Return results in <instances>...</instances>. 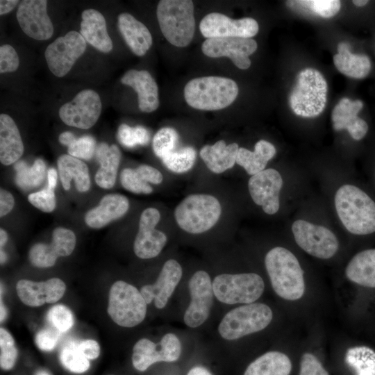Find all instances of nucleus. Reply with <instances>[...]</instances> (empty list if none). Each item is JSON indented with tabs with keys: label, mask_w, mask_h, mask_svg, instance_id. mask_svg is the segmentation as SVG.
<instances>
[{
	"label": "nucleus",
	"mask_w": 375,
	"mask_h": 375,
	"mask_svg": "<svg viewBox=\"0 0 375 375\" xmlns=\"http://www.w3.org/2000/svg\"><path fill=\"white\" fill-rule=\"evenodd\" d=\"M190 303L183 315V322L190 328L201 326L209 317L214 301L212 281L204 270L195 272L188 281Z\"/></svg>",
	"instance_id": "nucleus-12"
},
{
	"label": "nucleus",
	"mask_w": 375,
	"mask_h": 375,
	"mask_svg": "<svg viewBox=\"0 0 375 375\" xmlns=\"http://www.w3.org/2000/svg\"><path fill=\"white\" fill-rule=\"evenodd\" d=\"M47 319L51 327L60 333L67 331L74 324L72 311L62 304L51 307L47 312Z\"/></svg>",
	"instance_id": "nucleus-42"
},
{
	"label": "nucleus",
	"mask_w": 375,
	"mask_h": 375,
	"mask_svg": "<svg viewBox=\"0 0 375 375\" xmlns=\"http://www.w3.org/2000/svg\"><path fill=\"white\" fill-rule=\"evenodd\" d=\"M346 361L357 372V375H375V351L367 347L351 349Z\"/></svg>",
	"instance_id": "nucleus-37"
},
{
	"label": "nucleus",
	"mask_w": 375,
	"mask_h": 375,
	"mask_svg": "<svg viewBox=\"0 0 375 375\" xmlns=\"http://www.w3.org/2000/svg\"><path fill=\"white\" fill-rule=\"evenodd\" d=\"M7 315V310L5 308L3 304H2V302L1 301V322H2Z\"/></svg>",
	"instance_id": "nucleus-59"
},
{
	"label": "nucleus",
	"mask_w": 375,
	"mask_h": 375,
	"mask_svg": "<svg viewBox=\"0 0 375 375\" xmlns=\"http://www.w3.org/2000/svg\"><path fill=\"white\" fill-rule=\"evenodd\" d=\"M238 86L232 79L216 76L193 78L184 88V98L192 108L217 110L230 106L237 98Z\"/></svg>",
	"instance_id": "nucleus-3"
},
{
	"label": "nucleus",
	"mask_w": 375,
	"mask_h": 375,
	"mask_svg": "<svg viewBox=\"0 0 375 375\" xmlns=\"http://www.w3.org/2000/svg\"><path fill=\"white\" fill-rule=\"evenodd\" d=\"M187 375H212L211 372L204 367L195 366L191 368Z\"/></svg>",
	"instance_id": "nucleus-57"
},
{
	"label": "nucleus",
	"mask_w": 375,
	"mask_h": 375,
	"mask_svg": "<svg viewBox=\"0 0 375 375\" xmlns=\"http://www.w3.org/2000/svg\"><path fill=\"white\" fill-rule=\"evenodd\" d=\"M8 234H7L6 231L4 229L1 228L0 229V247H1V249L6 244V243L8 241Z\"/></svg>",
	"instance_id": "nucleus-58"
},
{
	"label": "nucleus",
	"mask_w": 375,
	"mask_h": 375,
	"mask_svg": "<svg viewBox=\"0 0 375 375\" xmlns=\"http://www.w3.org/2000/svg\"><path fill=\"white\" fill-rule=\"evenodd\" d=\"M96 141L93 137L84 135L76 139L69 147V155L84 160H90L96 151Z\"/></svg>",
	"instance_id": "nucleus-45"
},
{
	"label": "nucleus",
	"mask_w": 375,
	"mask_h": 375,
	"mask_svg": "<svg viewBox=\"0 0 375 375\" xmlns=\"http://www.w3.org/2000/svg\"><path fill=\"white\" fill-rule=\"evenodd\" d=\"M0 365L1 369L9 370L16 362L18 351L11 334L4 328H0Z\"/></svg>",
	"instance_id": "nucleus-43"
},
{
	"label": "nucleus",
	"mask_w": 375,
	"mask_h": 375,
	"mask_svg": "<svg viewBox=\"0 0 375 375\" xmlns=\"http://www.w3.org/2000/svg\"><path fill=\"white\" fill-rule=\"evenodd\" d=\"M302 5L306 6L314 13L324 18L335 16L340 10L341 3L338 0H311L300 1Z\"/></svg>",
	"instance_id": "nucleus-47"
},
{
	"label": "nucleus",
	"mask_w": 375,
	"mask_h": 375,
	"mask_svg": "<svg viewBox=\"0 0 375 375\" xmlns=\"http://www.w3.org/2000/svg\"><path fill=\"white\" fill-rule=\"evenodd\" d=\"M181 351V340L173 333L165 334L157 344L147 338H142L133 347L132 364L137 370L144 372L158 362L176 361Z\"/></svg>",
	"instance_id": "nucleus-11"
},
{
	"label": "nucleus",
	"mask_w": 375,
	"mask_h": 375,
	"mask_svg": "<svg viewBox=\"0 0 375 375\" xmlns=\"http://www.w3.org/2000/svg\"><path fill=\"white\" fill-rule=\"evenodd\" d=\"M75 344L69 343L65 346L60 352L59 359L67 370L81 374L86 372L90 364L89 359L79 351Z\"/></svg>",
	"instance_id": "nucleus-39"
},
{
	"label": "nucleus",
	"mask_w": 375,
	"mask_h": 375,
	"mask_svg": "<svg viewBox=\"0 0 375 375\" xmlns=\"http://www.w3.org/2000/svg\"><path fill=\"white\" fill-rule=\"evenodd\" d=\"M292 367V362L285 353L269 351L253 360L243 375H290Z\"/></svg>",
	"instance_id": "nucleus-34"
},
{
	"label": "nucleus",
	"mask_w": 375,
	"mask_h": 375,
	"mask_svg": "<svg viewBox=\"0 0 375 375\" xmlns=\"http://www.w3.org/2000/svg\"><path fill=\"white\" fill-rule=\"evenodd\" d=\"M65 290V283L58 278H51L42 282L22 279L16 285L19 299L30 307L56 303L62 297Z\"/></svg>",
	"instance_id": "nucleus-22"
},
{
	"label": "nucleus",
	"mask_w": 375,
	"mask_h": 375,
	"mask_svg": "<svg viewBox=\"0 0 375 375\" xmlns=\"http://www.w3.org/2000/svg\"><path fill=\"white\" fill-rule=\"evenodd\" d=\"M47 1L24 0L17 10V19L25 34L37 40H47L53 34V26L47 14Z\"/></svg>",
	"instance_id": "nucleus-19"
},
{
	"label": "nucleus",
	"mask_w": 375,
	"mask_h": 375,
	"mask_svg": "<svg viewBox=\"0 0 375 375\" xmlns=\"http://www.w3.org/2000/svg\"><path fill=\"white\" fill-rule=\"evenodd\" d=\"M354 5H356V6H358V7H362V6H365L366 4H367V3L369 2V1H366V0H354L352 1Z\"/></svg>",
	"instance_id": "nucleus-60"
},
{
	"label": "nucleus",
	"mask_w": 375,
	"mask_h": 375,
	"mask_svg": "<svg viewBox=\"0 0 375 375\" xmlns=\"http://www.w3.org/2000/svg\"><path fill=\"white\" fill-rule=\"evenodd\" d=\"M35 375H49L47 372L41 370L36 373Z\"/></svg>",
	"instance_id": "nucleus-62"
},
{
	"label": "nucleus",
	"mask_w": 375,
	"mask_h": 375,
	"mask_svg": "<svg viewBox=\"0 0 375 375\" xmlns=\"http://www.w3.org/2000/svg\"><path fill=\"white\" fill-rule=\"evenodd\" d=\"M283 186L281 174L274 169H264L248 181V189L253 202L262 206L268 215L276 213L280 208L279 194Z\"/></svg>",
	"instance_id": "nucleus-18"
},
{
	"label": "nucleus",
	"mask_w": 375,
	"mask_h": 375,
	"mask_svg": "<svg viewBox=\"0 0 375 375\" xmlns=\"http://www.w3.org/2000/svg\"><path fill=\"white\" fill-rule=\"evenodd\" d=\"M160 219V213L156 208H148L142 212L133 244L134 253L138 258H155L165 247L167 237L165 233L156 228Z\"/></svg>",
	"instance_id": "nucleus-16"
},
{
	"label": "nucleus",
	"mask_w": 375,
	"mask_h": 375,
	"mask_svg": "<svg viewBox=\"0 0 375 375\" xmlns=\"http://www.w3.org/2000/svg\"><path fill=\"white\" fill-rule=\"evenodd\" d=\"M334 202L338 217L349 233L364 235L375 232V202L364 191L353 185H342Z\"/></svg>",
	"instance_id": "nucleus-2"
},
{
	"label": "nucleus",
	"mask_w": 375,
	"mask_h": 375,
	"mask_svg": "<svg viewBox=\"0 0 375 375\" xmlns=\"http://www.w3.org/2000/svg\"><path fill=\"white\" fill-rule=\"evenodd\" d=\"M239 148L235 142L226 144L221 140L213 145L203 146L199 151V156L212 172L221 174L232 168L236 163Z\"/></svg>",
	"instance_id": "nucleus-29"
},
{
	"label": "nucleus",
	"mask_w": 375,
	"mask_h": 375,
	"mask_svg": "<svg viewBox=\"0 0 375 375\" xmlns=\"http://www.w3.org/2000/svg\"><path fill=\"white\" fill-rule=\"evenodd\" d=\"M197 153L192 147H185L174 150L162 158L165 166L175 173H184L192 169Z\"/></svg>",
	"instance_id": "nucleus-38"
},
{
	"label": "nucleus",
	"mask_w": 375,
	"mask_h": 375,
	"mask_svg": "<svg viewBox=\"0 0 375 375\" xmlns=\"http://www.w3.org/2000/svg\"><path fill=\"white\" fill-rule=\"evenodd\" d=\"M87 47L81 34L71 31L48 45L44 56L47 66L57 77L65 76Z\"/></svg>",
	"instance_id": "nucleus-13"
},
{
	"label": "nucleus",
	"mask_w": 375,
	"mask_h": 375,
	"mask_svg": "<svg viewBox=\"0 0 375 375\" xmlns=\"http://www.w3.org/2000/svg\"><path fill=\"white\" fill-rule=\"evenodd\" d=\"M120 181L124 189L133 193L148 194L153 192L151 185L136 169H124L120 174Z\"/></svg>",
	"instance_id": "nucleus-44"
},
{
	"label": "nucleus",
	"mask_w": 375,
	"mask_h": 375,
	"mask_svg": "<svg viewBox=\"0 0 375 375\" xmlns=\"http://www.w3.org/2000/svg\"><path fill=\"white\" fill-rule=\"evenodd\" d=\"M272 319L273 311L267 304L261 302L243 304L224 315L217 331L224 340H236L264 330Z\"/></svg>",
	"instance_id": "nucleus-5"
},
{
	"label": "nucleus",
	"mask_w": 375,
	"mask_h": 375,
	"mask_svg": "<svg viewBox=\"0 0 375 375\" xmlns=\"http://www.w3.org/2000/svg\"><path fill=\"white\" fill-rule=\"evenodd\" d=\"M178 142L177 131L171 127L160 128L155 134L152 147L154 153L160 158L175 150Z\"/></svg>",
	"instance_id": "nucleus-40"
},
{
	"label": "nucleus",
	"mask_w": 375,
	"mask_h": 375,
	"mask_svg": "<svg viewBox=\"0 0 375 375\" xmlns=\"http://www.w3.org/2000/svg\"><path fill=\"white\" fill-rule=\"evenodd\" d=\"M57 171L54 168H49L47 172V186L54 190L57 184Z\"/></svg>",
	"instance_id": "nucleus-56"
},
{
	"label": "nucleus",
	"mask_w": 375,
	"mask_h": 375,
	"mask_svg": "<svg viewBox=\"0 0 375 375\" xmlns=\"http://www.w3.org/2000/svg\"><path fill=\"white\" fill-rule=\"evenodd\" d=\"M76 236L72 230L56 228L52 233L51 242L37 243L30 249L28 258L31 263L38 268L53 266L59 257L69 256L76 246Z\"/></svg>",
	"instance_id": "nucleus-20"
},
{
	"label": "nucleus",
	"mask_w": 375,
	"mask_h": 375,
	"mask_svg": "<svg viewBox=\"0 0 375 375\" xmlns=\"http://www.w3.org/2000/svg\"><path fill=\"white\" fill-rule=\"evenodd\" d=\"M117 139L124 147L133 148L137 145H146L150 140V133L142 126H129L121 124L117 131Z\"/></svg>",
	"instance_id": "nucleus-41"
},
{
	"label": "nucleus",
	"mask_w": 375,
	"mask_h": 375,
	"mask_svg": "<svg viewBox=\"0 0 375 375\" xmlns=\"http://www.w3.org/2000/svg\"><path fill=\"white\" fill-rule=\"evenodd\" d=\"M28 199L34 207L44 212H52L56 206L54 190L48 186L40 191L30 194Z\"/></svg>",
	"instance_id": "nucleus-46"
},
{
	"label": "nucleus",
	"mask_w": 375,
	"mask_h": 375,
	"mask_svg": "<svg viewBox=\"0 0 375 375\" xmlns=\"http://www.w3.org/2000/svg\"><path fill=\"white\" fill-rule=\"evenodd\" d=\"M15 205L13 196L8 191L1 188L0 190V217H3L8 214Z\"/></svg>",
	"instance_id": "nucleus-53"
},
{
	"label": "nucleus",
	"mask_w": 375,
	"mask_h": 375,
	"mask_svg": "<svg viewBox=\"0 0 375 375\" xmlns=\"http://www.w3.org/2000/svg\"><path fill=\"white\" fill-rule=\"evenodd\" d=\"M199 30L207 39L251 38L258 33L259 26L257 21L251 17L233 19L222 13L211 12L201 19Z\"/></svg>",
	"instance_id": "nucleus-15"
},
{
	"label": "nucleus",
	"mask_w": 375,
	"mask_h": 375,
	"mask_svg": "<svg viewBox=\"0 0 375 375\" xmlns=\"http://www.w3.org/2000/svg\"><path fill=\"white\" fill-rule=\"evenodd\" d=\"M347 278L358 285L375 288V249L356 253L346 266Z\"/></svg>",
	"instance_id": "nucleus-32"
},
{
	"label": "nucleus",
	"mask_w": 375,
	"mask_h": 375,
	"mask_svg": "<svg viewBox=\"0 0 375 375\" xmlns=\"http://www.w3.org/2000/svg\"><path fill=\"white\" fill-rule=\"evenodd\" d=\"M276 152V148L272 143L260 140L256 143L253 151L240 147L236 163L242 167L248 174L253 176L265 169Z\"/></svg>",
	"instance_id": "nucleus-35"
},
{
	"label": "nucleus",
	"mask_w": 375,
	"mask_h": 375,
	"mask_svg": "<svg viewBox=\"0 0 375 375\" xmlns=\"http://www.w3.org/2000/svg\"><path fill=\"white\" fill-rule=\"evenodd\" d=\"M117 26L126 44L134 54L143 56L152 44V36L147 27L132 15L123 12L118 15Z\"/></svg>",
	"instance_id": "nucleus-26"
},
{
	"label": "nucleus",
	"mask_w": 375,
	"mask_h": 375,
	"mask_svg": "<svg viewBox=\"0 0 375 375\" xmlns=\"http://www.w3.org/2000/svg\"><path fill=\"white\" fill-rule=\"evenodd\" d=\"M265 266L274 292L290 301L301 299L306 291L304 272L289 249L275 247L265 255Z\"/></svg>",
	"instance_id": "nucleus-1"
},
{
	"label": "nucleus",
	"mask_w": 375,
	"mask_h": 375,
	"mask_svg": "<svg viewBox=\"0 0 375 375\" xmlns=\"http://www.w3.org/2000/svg\"><path fill=\"white\" fill-rule=\"evenodd\" d=\"M262 278L253 272L221 274L212 280L215 297L227 305L256 302L265 291Z\"/></svg>",
	"instance_id": "nucleus-9"
},
{
	"label": "nucleus",
	"mask_w": 375,
	"mask_h": 375,
	"mask_svg": "<svg viewBox=\"0 0 375 375\" xmlns=\"http://www.w3.org/2000/svg\"><path fill=\"white\" fill-rule=\"evenodd\" d=\"M128 208L129 201L126 197L120 194H108L102 197L97 206L87 212L85 222L90 228H101L124 216Z\"/></svg>",
	"instance_id": "nucleus-25"
},
{
	"label": "nucleus",
	"mask_w": 375,
	"mask_h": 375,
	"mask_svg": "<svg viewBox=\"0 0 375 375\" xmlns=\"http://www.w3.org/2000/svg\"><path fill=\"white\" fill-rule=\"evenodd\" d=\"M19 3L17 0H1L0 15H3L10 12Z\"/></svg>",
	"instance_id": "nucleus-54"
},
{
	"label": "nucleus",
	"mask_w": 375,
	"mask_h": 375,
	"mask_svg": "<svg viewBox=\"0 0 375 375\" xmlns=\"http://www.w3.org/2000/svg\"><path fill=\"white\" fill-rule=\"evenodd\" d=\"M76 138L74 135L69 131L62 133L59 137V142L64 145L69 146Z\"/></svg>",
	"instance_id": "nucleus-55"
},
{
	"label": "nucleus",
	"mask_w": 375,
	"mask_h": 375,
	"mask_svg": "<svg viewBox=\"0 0 375 375\" xmlns=\"http://www.w3.org/2000/svg\"><path fill=\"white\" fill-rule=\"evenodd\" d=\"M60 333L51 326L41 329L35 335V344L42 351H51L58 342Z\"/></svg>",
	"instance_id": "nucleus-50"
},
{
	"label": "nucleus",
	"mask_w": 375,
	"mask_h": 375,
	"mask_svg": "<svg viewBox=\"0 0 375 375\" xmlns=\"http://www.w3.org/2000/svg\"><path fill=\"white\" fill-rule=\"evenodd\" d=\"M19 65L18 55L10 44L0 47V72L8 73L16 71Z\"/></svg>",
	"instance_id": "nucleus-49"
},
{
	"label": "nucleus",
	"mask_w": 375,
	"mask_h": 375,
	"mask_svg": "<svg viewBox=\"0 0 375 375\" xmlns=\"http://www.w3.org/2000/svg\"><path fill=\"white\" fill-rule=\"evenodd\" d=\"M99 95L92 90L79 92L69 102L63 104L58 114L68 126L88 129L95 124L101 112Z\"/></svg>",
	"instance_id": "nucleus-14"
},
{
	"label": "nucleus",
	"mask_w": 375,
	"mask_h": 375,
	"mask_svg": "<svg viewBox=\"0 0 375 375\" xmlns=\"http://www.w3.org/2000/svg\"><path fill=\"white\" fill-rule=\"evenodd\" d=\"M81 17L80 33L85 40L103 53L110 52L112 42L103 15L95 9L89 8L83 11Z\"/></svg>",
	"instance_id": "nucleus-27"
},
{
	"label": "nucleus",
	"mask_w": 375,
	"mask_h": 375,
	"mask_svg": "<svg viewBox=\"0 0 375 375\" xmlns=\"http://www.w3.org/2000/svg\"><path fill=\"white\" fill-rule=\"evenodd\" d=\"M107 311L115 324L131 328L144 319L147 303L137 288L126 281H117L110 289Z\"/></svg>",
	"instance_id": "nucleus-8"
},
{
	"label": "nucleus",
	"mask_w": 375,
	"mask_h": 375,
	"mask_svg": "<svg viewBox=\"0 0 375 375\" xmlns=\"http://www.w3.org/2000/svg\"><path fill=\"white\" fill-rule=\"evenodd\" d=\"M363 106L362 101L351 100L344 97L334 107L331 119L335 131L347 130L351 138L356 140H362L367 134V122L358 116Z\"/></svg>",
	"instance_id": "nucleus-23"
},
{
	"label": "nucleus",
	"mask_w": 375,
	"mask_h": 375,
	"mask_svg": "<svg viewBox=\"0 0 375 375\" xmlns=\"http://www.w3.org/2000/svg\"><path fill=\"white\" fill-rule=\"evenodd\" d=\"M136 169L148 183L158 185L162 181V173L155 167L147 165H142L137 167Z\"/></svg>",
	"instance_id": "nucleus-52"
},
{
	"label": "nucleus",
	"mask_w": 375,
	"mask_h": 375,
	"mask_svg": "<svg viewBox=\"0 0 375 375\" xmlns=\"http://www.w3.org/2000/svg\"><path fill=\"white\" fill-rule=\"evenodd\" d=\"M327 83L323 75L313 68H306L298 74L289 97L292 110L298 116L315 117L324 110Z\"/></svg>",
	"instance_id": "nucleus-6"
},
{
	"label": "nucleus",
	"mask_w": 375,
	"mask_h": 375,
	"mask_svg": "<svg viewBox=\"0 0 375 375\" xmlns=\"http://www.w3.org/2000/svg\"><path fill=\"white\" fill-rule=\"evenodd\" d=\"M7 260L6 254L1 249V264H3Z\"/></svg>",
	"instance_id": "nucleus-61"
},
{
	"label": "nucleus",
	"mask_w": 375,
	"mask_h": 375,
	"mask_svg": "<svg viewBox=\"0 0 375 375\" xmlns=\"http://www.w3.org/2000/svg\"><path fill=\"white\" fill-rule=\"evenodd\" d=\"M333 62L340 72L353 78H365L372 67L367 56L352 53L349 44L345 42L338 44V53L333 56Z\"/></svg>",
	"instance_id": "nucleus-33"
},
{
	"label": "nucleus",
	"mask_w": 375,
	"mask_h": 375,
	"mask_svg": "<svg viewBox=\"0 0 375 375\" xmlns=\"http://www.w3.org/2000/svg\"><path fill=\"white\" fill-rule=\"evenodd\" d=\"M79 351L89 360H94L100 354V346L94 340H85L76 344Z\"/></svg>",
	"instance_id": "nucleus-51"
},
{
	"label": "nucleus",
	"mask_w": 375,
	"mask_h": 375,
	"mask_svg": "<svg viewBox=\"0 0 375 375\" xmlns=\"http://www.w3.org/2000/svg\"><path fill=\"white\" fill-rule=\"evenodd\" d=\"M299 375H329L322 362L313 353H303L300 360Z\"/></svg>",
	"instance_id": "nucleus-48"
},
{
	"label": "nucleus",
	"mask_w": 375,
	"mask_h": 375,
	"mask_svg": "<svg viewBox=\"0 0 375 375\" xmlns=\"http://www.w3.org/2000/svg\"><path fill=\"white\" fill-rule=\"evenodd\" d=\"M95 154L100 163L95 174V182L101 188L110 189L116 181L121 158L120 150L115 144L108 146L102 142L97 147Z\"/></svg>",
	"instance_id": "nucleus-30"
},
{
	"label": "nucleus",
	"mask_w": 375,
	"mask_h": 375,
	"mask_svg": "<svg viewBox=\"0 0 375 375\" xmlns=\"http://www.w3.org/2000/svg\"><path fill=\"white\" fill-rule=\"evenodd\" d=\"M24 153V144L19 129L12 118L0 115V161L4 165L13 164Z\"/></svg>",
	"instance_id": "nucleus-28"
},
{
	"label": "nucleus",
	"mask_w": 375,
	"mask_h": 375,
	"mask_svg": "<svg viewBox=\"0 0 375 375\" xmlns=\"http://www.w3.org/2000/svg\"><path fill=\"white\" fill-rule=\"evenodd\" d=\"M156 15L165 39L177 47H185L192 41L195 31L194 4L190 0H161Z\"/></svg>",
	"instance_id": "nucleus-4"
},
{
	"label": "nucleus",
	"mask_w": 375,
	"mask_h": 375,
	"mask_svg": "<svg viewBox=\"0 0 375 375\" xmlns=\"http://www.w3.org/2000/svg\"><path fill=\"white\" fill-rule=\"evenodd\" d=\"M222 206L214 196L193 194L186 197L174 210L178 226L192 234H200L212 228L218 222Z\"/></svg>",
	"instance_id": "nucleus-7"
},
{
	"label": "nucleus",
	"mask_w": 375,
	"mask_h": 375,
	"mask_svg": "<svg viewBox=\"0 0 375 375\" xmlns=\"http://www.w3.org/2000/svg\"><path fill=\"white\" fill-rule=\"evenodd\" d=\"M57 164L60 181L65 190H69L72 179L78 192H84L90 189L89 169L84 162L69 154H63L58 158Z\"/></svg>",
	"instance_id": "nucleus-31"
},
{
	"label": "nucleus",
	"mask_w": 375,
	"mask_h": 375,
	"mask_svg": "<svg viewBox=\"0 0 375 375\" xmlns=\"http://www.w3.org/2000/svg\"><path fill=\"white\" fill-rule=\"evenodd\" d=\"M256 40L244 38H221L206 39L201 50L210 58L228 57L240 69L251 66L249 56L257 49Z\"/></svg>",
	"instance_id": "nucleus-17"
},
{
	"label": "nucleus",
	"mask_w": 375,
	"mask_h": 375,
	"mask_svg": "<svg viewBox=\"0 0 375 375\" xmlns=\"http://www.w3.org/2000/svg\"><path fill=\"white\" fill-rule=\"evenodd\" d=\"M120 81L137 92L138 107L141 111L151 112L158 108V85L148 71L130 69L123 75Z\"/></svg>",
	"instance_id": "nucleus-24"
},
{
	"label": "nucleus",
	"mask_w": 375,
	"mask_h": 375,
	"mask_svg": "<svg viewBox=\"0 0 375 375\" xmlns=\"http://www.w3.org/2000/svg\"><path fill=\"white\" fill-rule=\"evenodd\" d=\"M14 168L16 170L15 183L24 190L38 188L44 181L46 165L41 158L36 159L31 167L24 160L17 161Z\"/></svg>",
	"instance_id": "nucleus-36"
},
{
	"label": "nucleus",
	"mask_w": 375,
	"mask_h": 375,
	"mask_svg": "<svg viewBox=\"0 0 375 375\" xmlns=\"http://www.w3.org/2000/svg\"><path fill=\"white\" fill-rule=\"evenodd\" d=\"M183 275L181 265L174 259L167 260L153 284L143 285L140 291L147 305L152 301L158 309L164 308Z\"/></svg>",
	"instance_id": "nucleus-21"
},
{
	"label": "nucleus",
	"mask_w": 375,
	"mask_h": 375,
	"mask_svg": "<svg viewBox=\"0 0 375 375\" xmlns=\"http://www.w3.org/2000/svg\"><path fill=\"white\" fill-rule=\"evenodd\" d=\"M292 231L297 245L313 257L329 259L339 249L336 235L323 226L298 219L292 224Z\"/></svg>",
	"instance_id": "nucleus-10"
}]
</instances>
